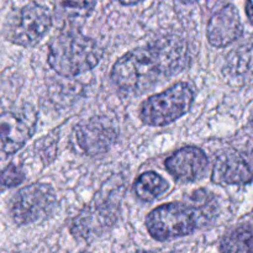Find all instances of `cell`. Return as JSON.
Masks as SVG:
<instances>
[{"label":"cell","mask_w":253,"mask_h":253,"mask_svg":"<svg viewBox=\"0 0 253 253\" xmlns=\"http://www.w3.org/2000/svg\"><path fill=\"white\" fill-rule=\"evenodd\" d=\"M188 59L182 41L162 40L124 54L114 64L111 79L126 93H142L183 71Z\"/></svg>","instance_id":"cell-1"},{"label":"cell","mask_w":253,"mask_h":253,"mask_svg":"<svg viewBox=\"0 0 253 253\" xmlns=\"http://www.w3.org/2000/svg\"><path fill=\"white\" fill-rule=\"evenodd\" d=\"M101 57V47L78 31L61 32L49 43L48 63L59 76L85 73L100 62Z\"/></svg>","instance_id":"cell-2"},{"label":"cell","mask_w":253,"mask_h":253,"mask_svg":"<svg viewBox=\"0 0 253 253\" xmlns=\"http://www.w3.org/2000/svg\"><path fill=\"white\" fill-rule=\"evenodd\" d=\"M194 93L187 83H177L167 90L150 96L142 104L140 118L146 125L165 126L188 113Z\"/></svg>","instance_id":"cell-3"},{"label":"cell","mask_w":253,"mask_h":253,"mask_svg":"<svg viewBox=\"0 0 253 253\" xmlns=\"http://www.w3.org/2000/svg\"><path fill=\"white\" fill-rule=\"evenodd\" d=\"M198 211L180 203L161 205L148 214L146 226L153 239L158 241L187 236L197 229Z\"/></svg>","instance_id":"cell-4"},{"label":"cell","mask_w":253,"mask_h":253,"mask_svg":"<svg viewBox=\"0 0 253 253\" xmlns=\"http://www.w3.org/2000/svg\"><path fill=\"white\" fill-rule=\"evenodd\" d=\"M52 25L48 10L37 4H30L9 17L5 29L6 39L22 47L39 43Z\"/></svg>","instance_id":"cell-5"},{"label":"cell","mask_w":253,"mask_h":253,"mask_svg":"<svg viewBox=\"0 0 253 253\" xmlns=\"http://www.w3.org/2000/svg\"><path fill=\"white\" fill-rule=\"evenodd\" d=\"M56 207L57 198L51 185L37 183L15 194L10 211L16 224L29 225L51 216Z\"/></svg>","instance_id":"cell-6"},{"label":"cell","mask_w":253,"mask_h":253,"mask_svg":"<svg viewBox=\"0 0 253 253\" xmlns=\"http://www.w3.org/2000/svg\"><path fill=\"white\" fill-rule=\"evenodd\" d=\"M120 197L108 193L98 195L88 207L84 208L72 225V232L76 236L89 239L103 234L113 226L119 216Z\"/></svg>","instance_id":"cell-7"},{"label":"cell","mask_w":253,"mask_h":253,"mask_svg":"<svg viewBox=\"0 0 253 253\" xmlns=\"http://www.w3.org/2000/svg\"><path fill=\"white\" fill-rule=\"evenodd\" d=\"M36 119L27 113L0 114V161L16 153L24 147L35 131Z\"/></svg>","instance_id":"cell-8"},{"label":"cell","mask_w":253,"mask_h":253,"mask_svg":"<svg viewBox=\"0 0 253 253\" xmlns=\"http://www.w3.org/2000/svg\"><path fill=\"white\" fill-rule=\"evenodd\" d=\"M118 133L110 120L103 116L90 118L76 128V140L79 147L89 156H101L115 143Z\"/></svg>","instance_id":"cell-9"},{"label":"cell","mask_w":253,"mask_h":253,"mask_svg":"<svg viewBox=\"0 0 253 253\" xmlns=\"http://www.w3.org/2000/svg\"><path fill=\"white\" fill-rule=\"evenodd\" d=\"M253 179V148L232 151L217 158L212 180L217 184H246Z\"/></svg>","instance_id":"cell-10"},{"label":"cell","mask_w":253,"mask_h":253,"mask_svg":"<svg viewBox=\"0 0 253 253\" xmlns=\"http://www.w3.org/2000/svg\"><path fill=\"white\" fill-rule=\"evenodd\" d=\"M168 172L180 182H195L205 174L207 155L198 147H184L166 161Z\"/></svg>","instance_id":"cell-11"},{"label":"cell","mask_w":253,"mask_h":253,"mask_svg":"<svg viewBox=\"0 0 253 253\" xmlns=\"http://www.w3.org/2000/svg\"><path fill=\"white\" fill-rule=\"evenodd\" d=\"M242 24L239 11L234 5H226L212 15L208 24V40L214 47H225L236 41L242 35Z\"/></svg>","instance_id":"cell-12"},{"label":"cell","mask_w":253,"mask_h":253,"mask_svg":"<svg viewBox=\"0 0 253 253\" xmlns=\"http://www.w3.org/2000/svg\"><path fill=\"white\" fill-rule=\"evenodd\" d=\"M135 194L143 202H152L168 190V183L155 172H146L135 182Z\"/></svg>","instance_id":"cell-13"},{"label":"cell","mask_w":253,"mask_h":253,"mask_svg":"<svg viewBox=\"0 0 253 253\" xmlns=\"http://www.w3.org/2000/svg\"><path fill=\"white\" fill-rule=\"evenodd\" d=\"M221 253H253V226L236 227L221 241Z\"/></svg>","instance_id":"cell-14"},{"label":"cell","mask_w":253,"mask_h":253,"mask_svg":"<svg viewBox=\"0 0 253 253\" xmlns=\"http://www.w3.org/2000/svg\"><path fill=\"white\" fill-rule=\"evenodd\" d=\"M58 9L69 19H81L90 15L95 6V0H57Z\"/></svg>","instance_id":"cell-15"},{"label":"cell","mask_w":253,"mask_h":253,"mask_svg":"<svg viewBox=\"0 0 253 253\" xmlns=\"http://www.w3.org/2000/svg\"><path fill=\"white\" fill-rule=\"evenodd\" d=\"M25 179V174L21 168L15 165H9L0 173V185L5 188L16 187Z\"/></svg>","instance_id":"cell-16"},{"label":"cell","mask_w":253,"mask_h":253,"mask_svg":"<svg viewBox=\"0 0 253 253\" xmlns=\"http://www.w3.org/2000/svg\"><path fill=\"white\" fill-rule=\"evenodd\" d=\"M246 14L249 20L253 24V0H247L246 2Z\"/></svg>","instance_id":"cell-17"},{"label":"cell","mask_w":253,"mask_h":253,"mask_svg":"<svg viewBox=\"0 0 253 253\" xmlns=\"http://www.w3.org/2000/svg\"><path fill=\"white\" fill-rule=\"evenodd\" d=\"M119 1L124 5H135V4H138V2H141L142 0H119Z\"/></svg>","instance_id":"cell-18"},{"label":"cell","mask_w":253,"mask_h":253,"mask_svg":"<svg viewBox=\"0 0 253 253\" xmlns=\"http://www.w3.org/2000/svg\"><path fill=\"white\" fill-rule=\"evenodd\" d=\"M180 1H184V2H193V1H195V0H180Z\"/></svg>","instance_id":"cell-19"},{"label":"cell","mask_w":253,"mask_h":253,"mask_svg":"<svg viewBox=\"0 0 253 253\" xmlns=\"http://www.w3.org/2000/svg\"><path fill=\"white\" fill-rule=\"evenodd\" d=\"M250 121H251V125L253 126V113H252V115H251V119H250Z\"/></svg>","instance_id":"cell-20"},{"label":"cell","mask_w":253,"mask_h":253,"mask_svg":"<svg viewBox=\"0 0 253 253\" xmlns=\"http://www.w3.org/2000/svg\"><path fill=\"white\" fill-rule=\"evenodd\" d=\"M136 253H145V252H136Z\"/></svg>","instance_id":"cell-21"}]
</instances>
